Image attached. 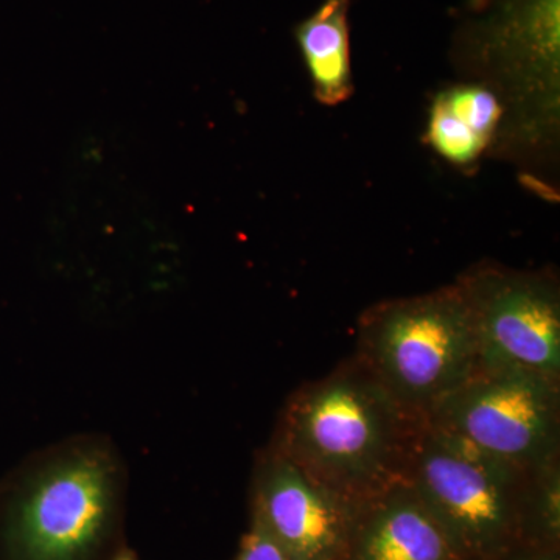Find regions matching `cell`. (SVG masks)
Listing matches in <instances>:
<instances>
[{
	"label": "cell",
	"instance_id": "10",
	"mask_svg": "<svg viewBox=\"0 0 560 560\" xmlns=\"http://www.w3.org/2000/svg\"><path fill=\"white\" fill-rule=\"evenodd\" d=\"M349 7L350 0H326L294 28L316 98L324 105H338L353 92Z\"/></svg>",
	"mask_w": 560,
	"mask_h": 560
},
{
	"label": "cell",
	"instance_id": "12",
	"mask_svg": "<svg viewBox=\"0 0 560 560\" xmlns=\"http://www.w3.org/2000/svg\"><path fill=\"white\" fill-rule=\"evenodd\" d=\"M425 138L440 156L458 165L477 161L489 145L488 140L456 119L438 97L431 105Z\"/></svg>",
	"mask_w": 560,
	"mask_h": 560
},
{
	"label": "cell",
	"instance_id": "8",
	"mask_svg": "<svg viewBox=\"0 0 560 560\" xmlns=\"http://www.w3.org/2000/svg\"><path fill=\"white\" fill-rule=\"evenodd\" d=\"M463 27L471 55L512 83H541L558 101L560 0H470Z\"/></svg>",
	"mask_w": 560,
	"mask_h": 560
},
{
	"label": "cell",
	"instance_id": "14",
	"mask_svg": "<svg viewBox=\"0 0 560 560\" xmlns=\"http://www.w3.org/2000/svg\"><path fill=\"white\" fill-rule=\"evenodd\" d=\"M234 560H290L282 548L271 539L259 523L250 518L249 528L243 534Z\"/></svg>",
	"mask_w": 560,
	"mask_h": 560
},
{
	"label": "cell",
	"instance_id": "16",
	"mask_svg": "<svg viewBox=\"0 0 560 560\" xmlns=\"http://www.w3.org/2000/svg\"><path fill=\"white\" fill-rule=\"evenodd\" d=\"M109 560H139V559L136 558V556L132 555L131 551L117 550L116 552H114L113 558H110Z\"/></svg>",
	"mask_w": 560,
	"mask_h": 560
},
{
	"label": "cell",
	"instance_id": "4",
	"mask_svg": "<svg viewBox=\"0 0 560 560\" xmlns=\"http://www.w3.org/2000/svg\"><path fill=\"white\" fill-rule=\"evenodd\" d=\"M536 470V469H534ZM471 451L425 422L404 480L464 560H493L529 544L530 475Z\"/></svg>",
	"mask_w": 560,
	"mask_h": 560
},
{
	"label": "cell",
	"instance_id": "11",
	"mask_svg": "<svg viewBox=\"0 0 560 560\" xmlns=\"http://www.w3.org/2000/svg\"><path fill=\"white\" fill-rule=\"evenodd\" d=\"M529 544L560 547V458L530 475Z\"/></svg>",
	"mask_w": 560,
	"mask_h": 560
},
{
	"label": "cell",
	"instance_id": "15",
	"mask_svg": "<svg viewBox=\"0 0 560 560\" xmlns=\"http://www.w3.org/2000/svg\"><path fill=\"white\" fill-rule=\"evenodd\" d=\"M493 560H560V547L541 544H521Z\"/></svg>",
	"mask_w": 560,
	"mask_h": 560
},
{
	"label": "cell",
	"instance_id": "7",
	"mask_svg": "<svg viewBox=\"0 0 560 560\" xmlns=\"http://www.w3.org/2000/svg\"><path fill=\"white\" fill-rule=\"evenodd\" d=\"M357 506L272 448L257 455L250 518L290 560H345Z\"/></svg>",
	"mask_w": 560,
	"mask_h": 560
},
{
	"label": "cell",
	"instance_id": "6",
	"mask_svg": "<svg viewBox=\"0 0 560 560\" xmlns=\"http://www.w3.org/2000/svg\"><path fill=\"white\" fill-rule=\"evenodd\" d=\"M474 320L478 370L560 382V290L545 272L478 265L456 280Z\"/></svg>",
	"mask_w": 560,
	"mask_h": 560
},
{
	"label": "cell",
	"instance_id": "3",
	"mask_svg": "<svg viewBox=\"0 0 560 560\" xmlns=\"http://www.w3.org/2000/svg\"><path fill=\"white\" fill-rule=\"evenodd\" d=\"M353 357L425 422L480 368L474 320L458 283L372 305L359 320Z\"/></svg>",
	"mask_w": 560,
	"mask_h": 560
},
{
	"label": "cell",
	"instance_id": "2",
	"mask_svg": "<svg viewBox=\"0 0 560 560\" xmlns=\"http://www.w3.org/2000/svg\"><path fill=\"white\" fill-rule=\"evenodd\" d=\"M127 469L101 434L33 453L0 481V560H109Z\"/></svg>",
	"mask_w": 560,
	"mask_h": 560
},
{
	"label": "cell",
	"instance_id": "9",
	"mask_svg": "<svg viewBox=\"0 0 560 560\" xmlns=\"http://www.w3.org/2000/svg\"><path fill=\"white\" fill-rule=\"evenodd\" d=\"M345 560H464L418 493L393 482L357 506Z\"/></svg>",
	"mask_w": 560,
	"mask_h": 560
},
{
	"label": "cell",
	"instance_id": "1",
	"mask_svg": "<svg viewBox=\"0 0 560 560\" xmlns=\"http://www.w3.org/2000/svg\"><path fill=\"white\" fill-rule=\"evenodd\" d=\"M422 423L352 357L291 394L268 447L361 503L404 480Z\"/></svg>",
	"mask_w": 560,
	"mask_h": 560
},
{
	"label": "cell",
	"instance_id": "5",
	"mask_svg": "<svg viewBox=\"0 0 560 560\" xmlns=\"http://www.w3.org/2000/svg\"><path fill=\"white\" fill-rule=\"evenodd\" d=\"M425 423L490 459L534 470L560 458V382L478 370Z\"/></svg>",
	"mask_w": 560,
	"mask_h": 560
},
{
	"label": "cell",
	"instance_id": "13",
	"mask_svg": "<svg viewBox=\"0 0 560 560\" xmlns=\"http://www.w3.org/2000/svg\"><path fill=\"white\" fill-rule=\"evenodd\" d=\"M438 98L456 119L490 143L503 119L504 109L500 98H497L489 88L480 84H464V86H455L442 92Z\"/></svg>",
	"mask_w": 560,
	"mask_h": 560
}]
</instances>
